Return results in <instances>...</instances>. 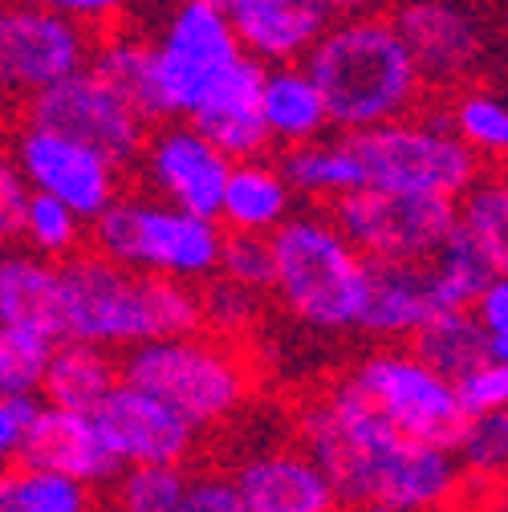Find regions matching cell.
<instances>
[{
  "mask_svg": "<svg viewBox=\"0 0 508 512\" xmlns=\"http://www.w3.org/2000/svg\"><path fill=\"white\" fill-rule=\"evenodd\" d=\"M496 273L500 269H492L488 256L472 248L468 240H460L456 232H448L443 248L427 261V277H431V293L439 309H468Z\"/></svg>",
  "mask_w": 508,
  "mask_h": 512,
  "instance_id": "4dcf8cb0",
  "label": "cell"
},
{
  "mask_svg": "<svg viewBox=\"0 0 508 512\" xmlns=\"http://www.w3.org/2000/svg\"><path fill=\"white\" fill-rule=\"evenodd\" d=\"M118 382V358L102 346L78 342V338H57L37 399L49 407H66V411H94Z\"/></svg>",
  "mask_w": 508,
  "mask_h": 512,
  "instance_id": "d4e9b609",
  "label": "cell"
},
{
  "mask_svg": "<svg viewBox=\"0 0 508 512\" xmlns=\"http://www.w3.org/2000/svg\"><path fill=\"white\" fill-rule=\"evenodd\" d=\"M297 435L346 508L387 500L411 512H452L472 488L452 447L399 435L346 374L301 403Z\"/></svg>",
  "mask_w": 508,
  "mask_h": 512,
  "instance_id": "6da1fadb",
  "label": "cell"
},
{
  "mask_svg": "<svg viewBox=\"0 0 508 512\" xmlns=\"http://www.w3.org/2000/svg\"><path fill=\"white\" fill-rule=\"evenodd\" d=\"M224 228L216 216L175 208L159 196H118L86 224V248L114 265L200 285L216 277Z\"/></svg>",
  "mask_w": 508,
  "mask_h": 512,
  "instance_id": "8992f818",
  "label": "cell"
},
{
  "mask_svg": "<svg viewBox=\"0 0 508 512\" xmlns=\"http://www.w3.org/2000/svg\"><path fill=\"white\" fill-rule=\"evenodd\" d=\"M322 5L330 17H354V13H378V9L395 5V0H322Z\"/></svg>",
  "mask_w": 508,
  "mask_h": 512,
  "instance_id": "f6af8a7d",
  "label": "cell"
},
{
  "mask_svg": "<svg viewBox=\"0 0 508 512\" xmlns=\"http://www.w3.org/2000/svg\"><path fill=\"white\" fill-rule=\"evenodd\" d=\"M106 488H110V512H175L187 488V468L122 464Z\"/></svg>",
  "mask_w": 508,
  "mask_h": 512,
  "instance_id": "1f68e13d",
  "label": "cell"
},
{
  "mask_svg": "<svg viewBox=\"0 0 508 512\" xmlns=\"http://www.w3.org/2000/svg\"><path fill=\"white\" fill-rule=\"evenodd\" d=\"M17 240H25V248L49 256V261H66V256L86 248V220L61 200L41 196V191H29Z\"/></svg>",
  "mask_w": 508,
  "mask_h": 512,
  "instance_id": "e575fe53",
  "label": "cell"
},
{
  "mask_svg": "<svg viewBox=\"0 0 508 512\" xmlns=\"http://www.w3.org/2000/svg\"><path fill=\"white\" fill-rule=\"evenodd\" d=\"M9 155L17 159L29 191L53 196L66 208H74L86 224L122 191V167L106 159L98 147L61 135L41 122H21L13 131Z\"/></svg>",
  "mask_w": 508,
  "mask_h": 512,
  "instance_id": "4fadbf2b",
  "label": "cell"
},
{
  "mask_svg": "<svg viewBox=\"0 0 508 512\" xmlns=\"http://www.w3.org/2000/svg\"><path fill=\"white\" fill-rule=\"evenodd\" d=\"M216 273L228 277V281H236V285L257 289V293H269V285H273L269 236H257V232H224Z\"/></svg>",
  "mask_w": 508,
  "mask_h": 512,
  "instance_id": "74e56055",
  "label": "cell"
},
{
  "mask_svg": "<svg viewBox=\"0 0 508 512\" xmlns=\"http://www.w3.org/2000/svg\"><path fill=\"white\" fill-rule=\"evenodd\" d=\"M90 70H98L126 102H131L143 122H163V102H159V86H155V61H151V41L147 37H110L102 45H94L90 53Z\"/></svg>",
  "mask_w": 508,
  "mask_h": 512,
  "instance_id": "83f0119b",
  "label": "cell"
},
{
  "mask_svg": "<svg viewBox=\"0 0 508 512\" xmlns=\"http://www.w3.org/2000/svg\"><path fill=\"white\" fill-rule=\"evenodd\" d=\"M431 313H439V301L431 293L427 261L423 265L370 261V285L358 317V334H366L378 346H399V342H411V334Z\"/></svg>",
  "mask_w": 508,
  "mask_h": 512,
  "instance_id": "44dd1931",
  "label": "cell"
},
{
  "mask_svg": "<svg viewBox=\"0 0 508 512\" xmlns=\"http://www.w3.org/2000/svg\"><path fill=\"white\" fill-rule=\"evenodd\" d=\"M25 118L98 147L122 171L135 167L139 147L147 139L143 114L90 66L70 74V78H61V82H53V86H45L33 98H25Z\"/></svg>",
  "mask_w": 508,
  "mask_h": 512,
  "instance_id": "8fae6325",
  "label": "cell"
},
{
  "mask_svg": "<svg viewBox=\"0 0 508 512\" xmlns=\"http://www.w3.org/2000/svg\"><path fill=\"white\" fill-rule=\"evenodd\" d=\"M0 512H17V504H13V488H9V472H0Z\"/></svg>",
  "mask_w": 508,
  "mask_h": 512,
  "instance_id": "7dc6e473",
  "label": "cell"
},
{
  "mask_svg": "<svg viewBox=\"0 0 508 512\" xmlns=\"http://www.w3.org/2000/svg\"><path fill=\"white\" fill-rule=\"evenodd\" d=\"M391 25L403 37L419 78L439 90L464 86L488 57V29L464 0H399Z\"/></svg>",
  "mask_w": 508,
  "mask_h": 512,
  "instance_id": "5bb4252c",
  "label": "cell"
},
{
  "mask_svg": "<svg viewBox=\"0 0 508 512\" xmlns=\"http://www.w3.org/2000/svg\"><path fill=\"white\" fill-rule=\"evenodd\" d=\"M29 204V183L9 155V147H0V248L13 244L21 236V216Z\"/></svg>",
  "mask_w": 508,
  "mask_h": 512,
  "instance_id": "60d3db41",
  "label": "cell"
},
{
  "mask_svg": "<svg viewBox=\"0 0 508 512\" xmlns=\"http://www.w3.org/2000/svg\"><path fill=\"white\" fill-rule=\"evenodd\" d=\"M301 66L322 90L330 131H366L403 118L423 102L427 90L403 37L383 13L330 21L301 57Z\"/></svg>",
  "mask_w": 508,
  "mask_h": 512,
  "instance_id": "3957f363",
  "label": "cell"
},
{
  "mask_svg": "<svg viewBox=\"0 0 508 512\" xmlns=\"http://www.w3.org/2000/svg\"><path fill=\"white\" fill-rule=\"evenodd\" d=\"M41 5H49V9H57V13L74 17L78 25H102V21L118 17L126 5H131V0H41Z\"/></svg>",
  "mask_w": 508,
  "mask_h": 512,
  "instance_id": "ee69618b",
  "label": "cell"
},
{
  "mask_svg": "<svg viewBox=\"0 0 508 512\" xmlns=\"http://www.w3.org/2000/svg\"><path fill=\"white\" fill-rule=\"evenodd\" d=\"M135 167L151 187V196L187 212L216 216L232 159L216 143H208L192 122L163 118L159 131H147Z\"/></svg>",
  "mask_w": 508,
  "mask_h": 512,
  "instance_id": "9a60e30c",
  "label": "cell"
},
{
  "mask_svg": "<svg viewBox=\"0 0 508 512\" xmlns=\"http://www.w3.org/2000/svg\"><path fill=\"white\" fill-rule=\"evenodd\" d=\"M261 118L273 147H293L309 143L330 131V114L322 102V90L309 78L301 61H281V66H265L261 78Z\"/></svg>",
  "mask_w": 508,
  "mask_h": 512,
  "instance_id": "cb8c5ba5",
  "label": "cell"
},
{
  "mask_svg": "<svg viewBox=\"0 0 508 512\" xmlns=\"http://www.w3.org/2000/svg\"><path fill=\"white\" fill-rule=\"evenodd\" d=\"M57 273L61 338H78L110 354H122L139 342L204 330L200 289L187 281L114 265L90 248L57 261Z\"/></svg>",
  "mask_w": 508,
  "mask_h": 512,
  "instance_id": "7a4b0ae2",
  "label": "cell"
},
{
  "mask_svg": "<svg viewBox=\"0 0 508 512\" xmlns=\"http://www.w3.org/2000/svg\"><path fill=\"white\" fill-rule=\"evenodd\" d=\"M273 285L269 293L309 334H358L370 261L346 240L330 212H289L269 232Z\"/></svg>",
  "mask_w": 508,
  "mask_h": 512,
  "instance_id": "277c9868",
  "label": "cell"
},
{
  "mask_svg": "<svg viewBox=\"0 0 508 512\" xmlns=\"http://www.w3.org/2000/svg\"><path fill=\"white\" fill-rule=\"evenodd\" d=\"M0 322H25L61 338V273L33 248H0Z\"/></svg>",
  "mask_w": 508,
  "mask_h": 512,
  "instance_id": "603a6c76",
  "label": "cell"
},
{
  "mask_svg": "<svg viewBox=\"0 0 508 512\" xmlns=\"http://www.w3.org/2000/svg\"><path fill=\"white\" fill-rule=\"evenodd\" d=\"M407 346L439 374L460 378L464 370L488 358V330L476 322L472 309H439L411 334Z\"/></svg>",
  "mask_w": 508,
  "mask_h": 512,
  "instance_id": "4316f807",
  "label": "cell"
},
{
  "mask_svg": "<svg viewBox=\"0 0 508 512\" xmlns=\"http://www.w3.org/2000/svg\"><path fill=\"white\" fill-rule=\"evenodd\" d=\"M118 378L163 399L200 435L228 427L257 395V370L244 358V346L208 330L122 350Z\"/></svg>",
  "mask_w": 508,
  "mask_h": 512,
  "instance_id": "5b68a950",
  "label": "cell"
},
{
  "mask_svg": "<svg viewBox=\"0 0 508 512\" xmlns=\"http://www.w3.org/2000/svg\"><path fill=\"white\" fill-rule=\"evenodd\" d=\"M452 387H456V399H460L464 415L504 411L508 407V366L484 358L472 370H464L460 378H452Z\"/></svg>",
  "mask_w": 508,
  "mask_h": 512,
  "instance_id": "f35d334b",
  "label": "cell"
},
{
  "mask_svg": "<svg viewBox=\"0 0 508 512\" xmlns=\"http://www.w3.org/2000/svg\"><path fill=\"white\" fill-rule=\"evenodd\" d=\"M232 484L248 512H338L346 508L334 480L305 447H261L232 468Z\"/></svg>",
  "mask_w": 508,
  "mask_h": 512,
  "instance_id": "e0dca14e",
  "label": "cell"
},
{
  "mask_svg": "<svg viewBox=\"0 0 508 512\" xmlns=\"http://www.w3.org/2000/svg\"><path fill=\"white\" fill-rule=\"evenodd\" d=\"M175 512H248V508L232 484V472L204 468V472H187V488Z\"/></svg>",
  "mask_w": 508,
  "mask_h": 512,
  "instance_id": "ab89813d",
  "label": "cell"
},
{
  "mask_svg": "<svg viewBox=\"0 0 508 512\" xmlns=\"http://www.w3.org/2000/svg\"><path fill=\"white\" fill-rule=\"evenodd\" d=\"M21 464L66 472L90 488H106L122 468L90 411H66L49 403H41L25 427Z\"/></svg>",
  "mask_w": 508,
  "mask_h": 512,
  "instance_id": "ac0fdd59",
  "label": "cell"
},
{
  "mask_svg": "<svg viewBox=\"0 0 508 512\" xmlns=\"http://www.w3.org/2000/svg\"><path fill=\"white\" fill-rule=\"evenodd\" d=\"M476 313V322L488 330V338H508V277L496 273L480 293L476 301L468 305Z\"/></svg>",
  "mask_w": 508,
  "mask_h": 512,
  "instance_id": "7bdbcfd3",
  "label": "cell"
},
{
  "mask_svg": "<svg viewBox=\"0 0 508 512\" xmlns=\"http://www.w3.org/2000/svg\"><path fill=\"white\" fill-rule=\"evenodd\" d=\"M57 338L25 322H0V395H37Z\"/></svg>",
  "mask_w": 508,
  "mask_h": 512,
  "instance_id": "d590c367",
  "label": "cell"
},
{
  "mask_svg": "<svg viewBox=\"0 0 508 512\" xmlns=\"http://www.w3.org/2000/svg\"><path fill=\"white\" fill-rule=\"evenodd\" d=\"M342 135L354 147L362 187L456 200L484 171V159L468 151L448 126V106H415L403 118Z\"/></svg>",
  "mask_w": 508,
  "mask_h": 512,
  "instance_id": "52a82bcc",
  "label": "cell"
},
{
  "mask_svg": "<svg viewBox=\"0 0 508 512\" xmlns=\"http://www.w3.org/2000/svg\"><path fill=\"white\" fill-rule=\"evenodd\" d=\"M224 13L244 57L261 61V66L301 61L334 21L322 0H228Z\"/></svg>",
  "mask_w": 508,
  "mask_h": 512,
  "instance_id": "ffe728a7",
  "label": "cell"
},
{
  "mask_svg": "<svg viewBox=\"0 0 508 512\" xmlns=\"http://www.w3.org/2000/svg\"><path fill=\"white\" fill-rule=\"evenodd\" d=\"M9 488L17 512H102L98 508V488L53 472V468H9Z\"/></svg>",
  "mask_w": 508,
  "mask_h": 512,
  "instance_id": "d6a6232c",
  "label": "cell"
},
{
  "mask_svg": "<svg viewBox=\"0 0 508 512\" xmlns=\"http://www.w3.org/2000/svg\"><path fill=\"white\" fill-rule=\"evenodd\" d=\"M346 378L366 395V403L383 415L399 435L456 447L468 415L456 399V387L448 374L427 366L411 346H378L362 354Z\"/></svg>",
  "mask_w": 508,
  "mask_h": 512,
  "instance_id": "ba28073f",
  "label": "cell"
},
{
  "mask_svg": "<svg viewBox=\"0 0 508 512\" xmlns=\"http://www.w3.org/2000/svg\"><path fill=\"white\" fill-rule=\"evenodd\" d=\"M281 175L289 179L293 196L301 200H313V204H334L342 200L346 191L362 187V171H358V159H354V147L350 139L338 131V135H317L309 143H293V147H281Z\"/></svg>",
  "mask_w": 508,
  "mask_h": 512,
  "instance_id": "484cf974",
  "label": "cell"
},
{
  "mask_svg": "<svg viewBox=\"0 0 508 512\" xmlns=\"http://www.w3.org/2000/svg\"><path fill=\"white\" fill-rule=\"evenodd\" d=\"M90 415L98 419L118 464H187L200 447V431L183 415L122 378Z\"/></svg>",
  "mask_w": 508,
  "mask_h": 512,
  "instance_id": "2e32d148",
  "label": "cell"
},
{
  "mask_svg": "<svg viewBox=\"0 0 508 512\" xmlns=\"http://www.w3.org/2000/svg\"><path fill=\"white\" fill-rule=\"evenodd\" d=\"M244 57L228 13L196 0H179L151 37L155 86L167 118H187L192 106Z\"/></svg>",
  "mask_w": 508,
  "mask_h": 512,
  "instance_id": "30bf717a",
  "label": "cell"
},
{
  "mask_svg": "<svg viewBox=\"0 0 508 512\" xmlns=\"http://www.w3.org/2000/svg\"><path fill=\"white\" fill-rule=\"evenodd\" d=\"M196 5H212V9H228V0H196Z\"/></svg>",
  "mask_w": 508,
  "mask_h": 512,
  "instance_id": "c3c4849f",
  "label": "cell"
},
{
  "mask_svg": "<svg viewBox=\"0 0 508 512\" xmlns=\"http://www.w3.org/2000/svg\"><path fill=\"white\" fill-rule=\"evenodd\" d=\"M261 78H265L261 61L240 57L187 114V122L228 159H257L273 151V139L261 118Z\"/></svg>",
  "mask_w": 508,
  "mask_h": 512,
  "instance_id": "d6986e66",
  "label": "cell"
},
{
  "mask_svg": "<svg viewBox=\"0 0 508 512\" xmlns=\"http://www.w3.org/2000/svg\"><path fill=\"white\" fill-rule=\"evenodd\" d=\"M293 187L269 155L257 159H232L216 220L224 232H257L269 236L293 212Z\"/></svg>",
  "mask_w": 508,
  "mask_h": 512,
  "instance_id": "7402d4cb",
  "label": "cell"
},
{
  "mask_svg": "<svg viewBox=\"0 0 508 512\" xmlns=\"http://www.w3.org/2000/svg\"><path fill=\"white\" fill-rule=\"evenodd\" d=\"M330 216L366 261L423 265L448 240L456 200L419 196V191L354 187L342 200H334Z\"/></svg>",
  "mask_w": 508,
  "mask_h": 512,
  "instance_id": "9c48e42d",
  "label": "cell"
},
{
  "mask_svg": "<svg viewBox=\"0 0 508 512\" xmlns=\"http://www.w3.org/2000/svg\"><path fill=\"white\" fill-rule=\"evenodd\" d=\"M452 452L472 484H500L508 468V415L504 411L468 415Z\"/></svg>",
  "mask_w": 508,
  "mask_h": 512,
  "instance_id": "8d00e7d4",
  "label": "cell"
},
{
  "mask_svg": "<svg viewBox=\"0 0 508 512\" xmlns=\"http://www.w3.org/2000/svg\"><path fill=\"white\" fill-rule=\"evenodd\" d=\"M41 407L37 395H0V472L21 464V443L33 411Z\"/></svg>",
  "mask_w": 508,
  "mask_h": 512,
  "instance_id": "b9f144b4",
  "label": "cell"
},
{
  "mask_svg": "<svg viewBox=\"0 0 508 512\" xmlns=\"http://www.w3.org/2000/svg\"><path fill=\"white\" fill-rule=\"evenodd\" d=\"M354 512H411V508H399L387 500H366V504H354Z\"/></svg>",
  "mask_w": 508,
  "mask_h": 512,
  "instance_id": "bcb514c9",
  "label": "cell"
},
{
  "mask_svg": "<svg viewBox=\"0 0 508 512\" xmlns=\"http://www.w3.org/2000/svg\"><path fill=\"white\" fill-rule=\"evenodd\" d=\"M448 126L484 163H500L508 151V106L488 86H468L448 102Z\"/></svg>",
  "mask_w": 508,
  "mask_h": 512,
  "instance_id": "f546056e",
  "label": "cell"
},
{
  "mask_svg": "<svg viewBox=\"0 0 508 512\" xmlns=\"http://www.w3.org/2000/svg\"><path fill=\"white\" fill-rule=\"evenodd\" d=\"M94 37L74 17L49 5H17L0 13V94L33 98L45 86L90 66Z\"/></svg>",
  "mask_w": 508,
  "mask_h": 512,
  "instance_id": "7c38bea8",
  "label": "cell"
},
{
  "mask_svg": "<svg viewBox=\"0 0 508 512\" xmlns=\"http://www.w3.org/2000/svg\"><path fill=\"white\" fill-rule=\"evenodd\" d=\"M452 232L480 248L492 269H508V183L500 175L480 171L464 196H456Z\"/></svg>",
  "mask_w": 508,
  "mask_h": 512,
  "instance_id": "f1b7e54d",
  "label": "cell"
},
{
  "mask_svg": "<svg viewBox=\"0 0 508 512\" xmlns=\"http://www.w3.org/2000/svg\"><path fill=\"white\" fill-rule=\"evenodd\" d=\"M200 289V317H204V330L216 334V338H228V342H244L252 330L261 326L265 317V297L269 293H257L248 285H236L228 277H208L196 285Z\"/></svg>",
  "mask_w": 508,
  "mask_h": 512,
  "instance_id": "836d02e7",
  "label": "cell"
}]
</instances>
